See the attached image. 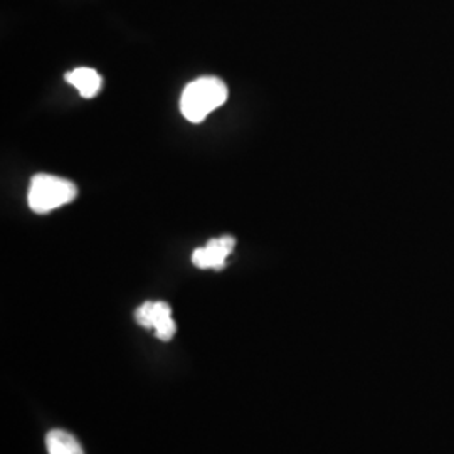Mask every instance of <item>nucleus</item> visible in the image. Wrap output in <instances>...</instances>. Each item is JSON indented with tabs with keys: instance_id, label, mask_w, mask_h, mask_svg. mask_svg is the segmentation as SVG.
<instances>
[{
	"instance_id": "nucleus-2",
	"label": "nucleus",
	"mask_w": 454,
	"mask_h": 454,
	"mask_svg": "<svg viewBox=\"0 0 454 454\" xmlns=\"http://www.w3.org/2000/svg\"><path fill=\"white\" fill-rule=\"evenodd\" d=\"M76 197L78 187L71 180L39 174L31 180L27 202L35 214H48L73 202Z\"/></svg>"
},
{
	"instance_id": "nucleus-5",
	"label": "nucleus",
	"mask_w": 454,
	"mask_h": 454,
	"mask_svg": "<svg viewBox=\"0 0 454 454\" xmlns=\"http://www.w3.org/2000/svg\"><path fill=\"white\" fill-rule=\"evenodd\" d=\"M65 80L71 86H74L80 91V95L86 99L97 97L98 93L101 91V84H103V80L98 74V71L91 67H76L66 74Z\"/></svg>"
},
{
	"instance_id": "nucleus-3",
	"label": "nucleus",
	"mask_w": 454,
	"mask_h": 454,
	"mask_svg": "<svg viewBox=\"0 0 454 454\" xmlns=\"http://www.w3.org/2000/svg\"><path fill=\"white\" fill-rule=\"evenodd\" d=\"M135 320L145 328H153L163 341L172 340L177 328L172 320V309L163 301H146L135 311Z\"/></svg>"
},
{
	"instance_id": "nucleus-4",
	"label": "nucleus",
	"mask_w": 454,
	"mask_h": 454,
	"mask_svg": "<svg viewBox=\"0 0 454 454\" xmlns=\"http://www.w3.org/2000/svg\"><path fill=\"white\" fill-rule=\"evenodd\" d=\"M236 239L231 236L215 238L204 247L195 249L192 262L200 270H221L226 264V258L232 253Z\"/></svg>"
},
{
	"instance_id": "nucleus-6",
	"label": "nucleus",
	"mask_w": 454,
	"mask_h": 454,
	"mask_svg": "<svg viewBox=\"0 0 454 454\" xmlns=\"http://www.w3.org/2000/svg\"><path fill=\"white\" fill-rule=\"evenodd\" d=\"M49 454H84L82 444L73 434L54 429L46 436Z\"/></svg>"
},
{
	"instance_id": "nucleus-1",
	"label": "nucleus",
	"mask_w": 454,
	"mask_h": 454,
	"mask_svg": "<svg viewBox=\"0 0 454 454\" xmlns=\"http://www.w3.org/2000/svg\"><path fill=\"white\" fill-rule=\"evenodd\" d=\"M226 82L214 76H204L187 84L180 97V112L191 123H200L226 103Z\"/></svg>"
}]
</instances>
